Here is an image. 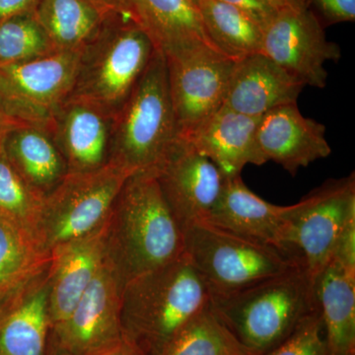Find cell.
<instances>
[{"instance_id": "cell-21", "label": "cell", "mask_w": 355, "mask_h": 355, "mask_svg": "<svg viewBox=\"0 0 355 355\" xmlns=\"http://www.w3.org/2000/svg\"><path fill=\"white\" fill-rule=\"evenodd\" d=\"M327 355H355V273L331 260L314 280Z\"/></svg>"}, {"instance_id": "cell-3", "label": "cell", "mask_w": 355, "mask_h": 355, "mask_svg": "<svg viewBox=\"0 0 355 355\" xmlns=\"http://www.w3.org/2000/svg\"><path fill=\"white\" fill-rule=\"evenodd\" d=\"M210 306L248 349L263 355L284 342L319 309L304 266L230 293L210 295Z\"/></svg>"}, {"instance_id": "cell-23", "label": "cell", "mask_w": 355, "mask_h": 355, "mask_svg": "<svg viewBox=\"0 0 355 355\" xmlns=\"http://www.w3.org/2000/svg\"><path fill=\"white\" fill-rule=\"evenodd\" d=\"M0 319V355H46L51 335L48 270Z\"/></svg>"}, {"instance_id": "cell-5", "label": "cell", "mask_w": 355, "mask_h": 355, "mask_svg": "<svg viewBox=\"0 0 355 355\" xmlns=\"http://www.w3.org/2000/svg\"><path fill=\"white\" fill-rule=\"evenodd\" d=\"M155 51L132 14L114 9L81 51L72 97L101 107L114 116L127 101Z\"/></svg>"}, {"instance_id": "cell-29", "label": "cell", "mask_w": 355, "mask_h": 355, "mask_svg": "<svg viewBox=\"0 0 355 355\" xmlns=\"http://www.w3.org/2000/svg\"><path fill=\"white\" fill-rule=\"evenodd\" d=\"M53 51L55 48L35 12L0 22V65L28 62Z\"/></svg>"}, {"instance_id": "cell-20", "label": "cell", "mask_w": 355, "mask_h": 355, "mask_svg": "<svg viewBox=\"0 0 355 355\" xmlns=\"http://www.w3.org/2000/svg\"><path fill=\"white\" fill-rule=\"evenodd\" d=\"M132 14L165 57L198 46L216 49L193 0H132Z\"/></svg>"}, {"instance_id": "cell-28", "label": "cell", "mask_w": 355, "mask_h": 355, "mask_svg": "<svg viewBox=\"0 0 355 355\" xmlns=\"http://www.w3.org/2000/svg\"><path fill=\"white\" fill-rule=\"evenodd\" d=\"M160 355H257L228 330L210 304L193 318Z\"/></svg>"}, {"instance_id": "cell-36", "label": "cell", "mask_w": 355, "mask_h": 355, "mask_svg": "<svg viewBox=\"0 0 355 355\" xmlns=\"http://www.w3.org/2000/svg\"><path fill=\"white\" fill-rule=\"evenodd\" d=\"M18 123H14L10 119L7 118L6 114L0 109V149L3 146L4 139H6L7 132Z\"/></svg>"}, {"instance_id": "cell-12", "label": "cell", "mask_w": 355, "mask_h": 355, "mask_svg": "<svg viewBox=\"0 0 355 355\" xmlns=\"http://www.w3.org/2000/svg\"><path fill=\"white\" fill-rule=\"evenodd\" d=\"M153 172L183 232L193 224L207 220L226 180L212 161L179 137Z\"/></svg>"}, {"instance_id": "cell-27", "label": "cell", "mask_w": 355, "mask_h": 355, "mask_svg": "<svg viewBox=\"0 0 355 355\" xmlns=\"http://www.w3.org/2000/svg\"><path fill=\"white\" fill-rule=\"evenodd\" d=\"M51 253L35 246L0 220V303L19 297L48 270Z\"/></svg>"}, {"instance_id": "cell-19", "label": "cell", "mask_w": 355, "mask_h": 355, "mask_svg": "<svg viewBox=\"0 0 355 355\" xmlns=\"http://www.w3.org/2000/svg\"><path fill=\"white\" fill-rule=\"evenodd\" d=\"M304 87L263 53H254L234 62L223 106L246 116H261L277 107L297 104Z\"/></svg>"}, {"instance_id": "cell-17", "label": "cell", "mask_w": 355, "mask_h": 355, "mask_svg": "<svg viewBox=\"0 0 355 355\" xmlns=\"http://www.w3.org/2000/svg\"><path fill=\"white\" fill-rule=\"evenodd\" d=\"M257 137L266 160L275 161L292 176L331 153L326 127L303 116L297 104L284 105L263 114Z\"/></svg>"}, {"instance_id": "cell-22", "label": "cell", "mask_w": 355, "mask_h": 355, "mask_svg": "<svg viewBox=\"0 0 355 355\" xmlns=\"http://www.w3.org/2000/svg\"><path fill=\"white\" fill-rule=\"evenodd\" d=\"M3 150L25 183L44 197L67 174L62 153L43 128L16 125L7 132Z\"/></svg>"}, {"instance_id": "cell-13", "label": "cell", "mask_w": 355, "mask_h": 355, "mask_svg": "<svg viewBox=\"0 0 355 355\" xmlns=\"http://www.w3.org/2000/svg\"><path fill=\"white\" fill-rule=\"evenodd\" d=\"M123 282L106 254L99 272L57 333H51L70 355H83L116 340L121 331Z\"/></svg>"}, {"instance_id": "cell-18", "label": "cell", "mask_w": 355, "mask_h": 355, "mask_svg": "<svg viewBox=\"0 0 355 355\" xmlns=\"http://www.w3.org/2000/svg\"><path fill=\"white\" fill-rule=\"evenodd\" d=\"M261 116L222 106L187 137H181L209 159L225 178L241 175L247 165L268 162L258 144Z\"/></svg>"}, {"instance_id": "cell-7", "label": "cell", "mask_w": 355, "mask_h": 355, "mask_svg": "<svg viewBox=\"0 0 355 355\" xmlns=\"http://www.w3.org/2000/svg\"><path fill=\"white\" fill-rule=\"evenodd\" d=\"M135 174L109 161L87 172L67 173L44 197V246L51 248L90 234L101 227L111 214L119 193Z\"/></svg>"}, {"instance_id": "cell-4", "label": "cell", "mask_w": 355, "mask_h": 355, "mask_svg": "<svg viewBox=\"0 0 355 355\" xmlns=\"http://www.w3.org/2000/svg\"><path fill=\"white\" fill-rule=\"evenodd\" d=\"M178 139L164 55L154 51L127 101L113 116L110 161L155 171Z\"/></svg>"}, {"instance_id": "cell-24", "label": "cell", "mask_w": 355, "mask_h": 355, "mask_svg": "<svg viewBox=\"0 0 355 355\" xmlns=\"http://www.w3.org/2000/svg\"><path fill=\"white\" fill-rule=\"evenodd\" d=\"M110 11L90 0H41L35 16L55 51H83Z\"/></svg>"}, {"instance_id": "cell-34", "label": "cell", "mask_w": 355, "mask_h": 355, "mask_svg": "<svg viewBox=\"0 0 355 355\" xmlns=\"http://www.w3.org/2000/svg\"><path fill=\"white\" fill-rule=\"evenodd\" d=\"M83 355H144L139 347L128 336L121 334L118 338L105 343Z\"/></svg>"}, {"instance_id": "cell-32", "label": "cell", "mask_w": 355, "mask_h": 355, "mask_svg": "<svg viewBox=\"0 0 355 355\" xmlns=\"http://www.w3.org/2000/svg\"><path fill=\"white\" fill-rule=\"evenodd\" d=\"M247 14L261 29L265 30L275 19L277 10L270 0H220Z\"/></svg>"}, {"instance_id": "cell-11", "label": "cell", "mask_w": 355, "mask_h": 355, "mask_svg": "<svg viewBox=\"0 0 355 355\" xmlns=\"http://www.w3.org/2000/svg\"><path fill=\"white\" fill-rule=\"evenodd\" d=\"M261 53L304 86L324 88V64L340 58L338 44L328 41L324 25L308 6L279 10L263 30Z\"/></svg>"}, {"instance_id": "cell-14", "label": "cell", "mask_w": 355, "mask_h": 355, "mask_svg": "<svg viewBox=\"0 0 355 355\" xmlns=\"http://www.w3.org/2000/svg\"><path fill=\"white\" fill-rule=\"evenodd\" d=\"M107 221L108 219L90 234L50 250L48 277L51 333L62 329L99 272L107 254Z\"/></svg>"}, {"instance_id": "cell-41", "label": "cell", "mask_w": 355, "mask_h": 355, "mask_svg": "<svg viewBox=\"0 0 355 355\" xmlns=\"http://www.w3.org/2000/svg\"><path fill=\"white\" fill-rule=\"evenodd\" d=\"M202 1V0H193V3L196 4V6H198V3H200V2Z\"/></svg>"}, {"instance_id": "cell-35", "label": "cell", "mask_w": 355, "mask_h": 355, "mask_svg": "<svg viewBox=\"0 0 355 355\" xmlns=\"http://www.w3.org/2000/svg\"><path fill=\"white\" fill-rule=\"evenodd\" d=\"M41 0H0V22L21 14L33 13Z\"/></svg>"}, {"instance_id": "cell-31", "label": "cell", "mask_w": 355, "mask_h": 355, "mask_svg": "<svg viewBox=\"0 0 355 355\" xmlns=\"http://www.w3.org/2000/svg\"><path fill=\"white\" fill-rule=\"evenodd\" d=\"M324 25L354 22L355 0H306Z\"/></svg>"}, {"instance_id": "cell-6", "label": "cell", "mask_w": 355, "mask_h": 355, "mask_svg": "<svg viewBox=\"0 0 355 355\" xmlns=\"http://www.w3.org/2000/svg\"><path fill=\"white\" fill-rule=\"evenodd\" d=\"M184 253L210 291L226 294L277 277L299 266L302 259L233 234L207 222L184 231Z\"/></svg>"}, {"instance_id": "cell-33", "label": "cell", "mask_w": 355, "mask_h": 355, "mask_svg": "<svg viewBox=\"0 0 355 355\" xmlns=\"http://www.w3.org/2000/svg\"><path fill=\"white\" fill-rule=\"evenodd\" d=\"M331 260L340 263L349 272L355 273V221L349 224L343 231Z\"/></svg>"}, {"instance_id": "cell-8", "label": "cell", "mask_w": 355, "mask_h": 355, "mask_svg": "<svg viewBox=\"0 0 355 355\" xmlns=\"http://www.w3.org/2000/svg\"><path fill=\"white\" fill-rule=\"evenodd\" d=\"M81 51L50 55L0 65V109L18 125L48 130L53 116L71 95Z\"/></svg>"}, {"instance_id": "cell-25", "label": "cell", "mask_w": 355, "mask_h": 355, "mask_svg": "<svg viewBox=\"0 0 355 355\" xmlns=\"http://www.w3.org/2000/svg\"><path fill=\"white\" fill-rule=\"evenodd\" d=\"M198 8L210 42L222 55L236 62L261 53L263 30L247 14L220 0H202Z\"/></svg>"}, {"instance_id": "cell-40", "label": "cell", "mask_w": 355, "mask_h": 355, "mask_svg": "<svg viewBox=\"0 0 355 355\" xmlns=\"http://www.w3.org/2000/svg\"><path fill=\"white\" fill-rule=\"evenodd\" d=\"M114 2L121 10L132 13V0H114Z\"/></svg>"}, {"instance_id": "cell-2", "label": "cell", "mask_w": 355, "mask_h": 355, "mask_svg": "<svg viewBox=\"0 0 355 355\" xmlns=\"http://www.w3.org/2000/svg\"><path fill=\"white\" fill-rule=\"evenodd\" d=\"M210 304V291L186 253L123 286L121 331L144 355H160Z\"/></svg>"}, {"instance_id": "cell-10", "label": "cell", "mask_w": 355, "mask_h": 355, "mask_svg": "<svg viewBox=\"0 0 355 355\" xmlns=\"http://www.w3.org/2000/svg\"><path fill=\"white\" fill-rule=\"evenodd\" d=\"M165 60L178 137H187L223 106L235 62L207 46Z\"/></svg>"}, {"instance_id": "cell-16", "label": "cell", "mask_w": 355, "mask_h": 355, "mask_svg": "<svg viewBox=\"0 0 355 355\" xmlns=\"http://www.w3.org/2000/svg\"><path fill=\"white\" fill-rule=\"evenodd\" d=\"M289 209L291 205H272L257 196L239 175L226 178L220 198L205 222L259 244L297 256L292 253L287 243Z\"/></svg>"}, {"instance_id": "cell-37", "label": "cell", "mask_w": 355, "mask_h": 355, "mask_svg": "<svg viewBox=\"0 0 355 355\" xmlns=\"http://www.w3.org/2000/svg\"><path fill=\"white\" fill-rule=\"evenodd\" d=\"M46 355H70V354L58 343L55 336L50 335Z\"/></svg>"}, {"instance_id": "cell-30", "label": "cell", "mask_w": 355, "mask_h": 355, "mask_svg": "<svg viewBox=\"0 0 355 355\" xmlns=\"http://www.w3.org/2000/svg\"><path fill=\"white\" fill-rule=\"evenodd\" d=\"M263 355H327L319 309L306 318L284 342Z\"/></svg>"}, {"instance_id": "cell-1", "label": "cell", "mask_w": 355, "mask_h": 355, "mask_svg": "<svg viewBox=\"0 0 355 355\" xmlns=\"http://www.w3.org/2000/svg\"><path fill=\"white\" fill-rule=\"evenodd\" d=\"M107 254L123 286L184 254V232L153 171L132 175L107 221Z\"/></svg>"}, {"instance_id": "cell-26", "label": "cell", "mask_w": 355, "mask_h": 355, "mask_svg": "<svg viewBox=\"0 0 355 355\" xmlns=\"http://www.w3.org/2000/svg\"><path fill=\"white\" fill-rule=\"evenodd\" d=\"M44 197L25 183L0 149V220L35 246L46 250L43 235ZM49 252V251H48Z\"/></svg>"}, {"instance_id": "cell-39", "label": "cell", "mask_w": 355, "mask_h": 355, "mask_svg": "<svg viewBox=\"0 0 355 355\" xmlns=\"http://www.w3.org/2000/svg\"><path fill=\"white\" fill-rule=\"evenodd\" d=\"M96 6L102 7V8L106 9V10H113V9H120L116 6L114 0H90Z\"/></svg>"}, {"instance_id": "cell-38", "label": "cell", "mask_w": 355, "mask_h": 355, "mask_svg": "<svg viewBox=\"0 0 355 355\" xmlns=\"http://www.w3.org/2000/svg\"><path fill=\"white\" fill-rule=\"evenodd\" d=\"M270 1L272 2L277 10L292 8V7L308 6L306 0H270Z\"/></svg>"}, {"instance_id": "cell-9", "label": "cell", "mask_w": 355, "mask_h": 355, "mask_svg": "<svg viewBox=\"0 0 355 355\" xmlns=\"http://www.w3.org/2000/svg\"><path fill=\"white\" fill-rule=\"evenodd\" d=\"M289 249L314 282L328 266L345 229L355 221V175L328 180L291 205Z\"/></svg>"}, {"instance_id": "cell-15", "label": "cell", "mask_w": 355, "mask_h": 355, "mask_svg": "<svg viewBox=\"0 0 355 355\" xmlns=\"http://www.w3.org/2000/svg\"><path fill=\"white\" fill-rule=\"evenodd\" d=\"M113 116L93 103L69 96L48 132L67 163V173L87 172L108 163Z\"/></svg>"}]
</instances>
